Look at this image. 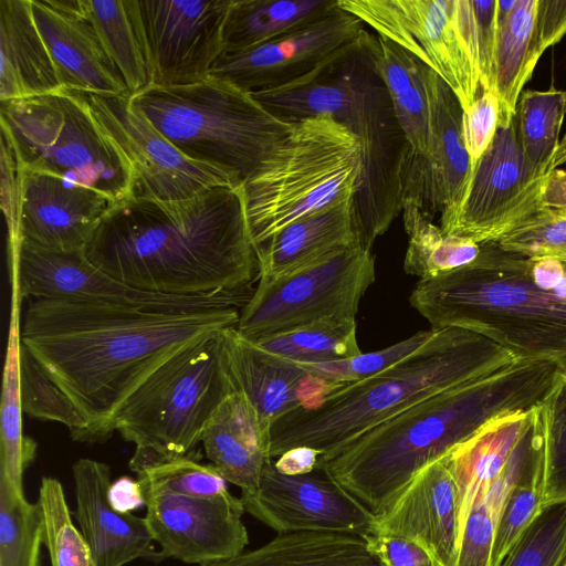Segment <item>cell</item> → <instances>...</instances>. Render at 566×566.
Listing matches in <instances>:
<instances>
[{"instance_id": "cell-29", "label": "cell", "mask_w": 566, "mask_h": 566, "mask_svg": "<svg viewBox=\"0 0 566 566\" xmlns=\"http://www.w3.org/2000/svg\"><path fill=\"white\" fill-rule=\"evenodd\" d=\"M199 566H384L364 536L329 532L280 533L269 543Z\"/></svg>"}, {"instance_id": "cell-45", "label": "cell", "mask_w": 566, "mask_h": 566, "mask_svg": "<svg viewBox=\"0 0 566 566\" xmlns=\"http://www.w3.org/2000/svg\"><path fill=\"white\" fill-rule=\"evenodd\" d=\"M544 469L521 480L509 493L497 517L491 566H500L543 506Z\"/></svg>"}, {"instance_id": "cell-34", "label": "cell", "mask_w": 566, "mask_h": 566, "mask_svg": "<svg viewBox=\"0 0 566 566\" xmlns=\"http://www.w3.org/2000/svg\"><path fill=\"white\" fill-rule=\"evenodd\" d=\"M537 0H517L507 23L496 30L493 91L500 103V120L516 115L523 87L538 57L533 48Z\"/></svg>"}, {"instance_id": "cell-15", "label": "cell", "mask_w": 566, "mask_h": 566, "mask_svg": "<svg viewBox=\"0 0 566 566\" xmlns=\"http://www.w3.org/2000/svg\"><path fill=\"white\" fill-rule=\"evenodd\" d=\"M8 268L22 300H86L160 310L241 308L252 293L180 296L140 291L98 269L87 259L85 250L54 251L25 242L20 243L17 252L8 253Z\"/></svg>"}, {"instance_id": "cell-2", "label": "cell", "mask_w": 566, "mask_h": 566, "mask_svg": "<svg viewBox=\"0 0 566 566\" xmlns=\"http://www.w3.org/2000/svg\"><path fill=\"white\" fill-rule=\"evenodd\" d=\"M85 254L117 281L167 295L248 292L260 274L243 184L176 201L130 198L115 205Z\"/></svg>"}, {"instance_id": "cell-5", "label": "cell", "mask_w": 566, "mask_h": 566, "mask_svg": "<svg viewBox=\"0 0 566 566\" xmlns=\"http://www.w3.org/2000/svg\"><path fill=\"white\" fill-rule=\"evenodd\" d=\"M368 31L340 55L293 83L253 92L274 115L296 120L327 115L363 145L364 168L354 196L360 245L371 250L402 210L403 168L410 145L375 63Z\"/></svg>"}, {"instance_id": "cell-40", "label": "cell", "mask_w": 566, "mask_h": 566, "mask_svg": "<svg viewBox=\"0 0 566 566\" xmlns=\"http://www.w3.org/2000/svg\"><path fill=\"white\" fill-rule=\"evenodd\" d=\"M20 394L23 412L39 420L55 421L66 426L72 438L82 442L86 422L22 343Z\"/></svg>"}, {"instance_id": "cell-21", "label": "cell", "mask_w": 566, "mask_h": 566, "mask_svg": "<svg viewBox=\"0 0 566 566\" xmlns=\"http://www.w3.org/2000/svg\"><path fill=\"white\" fill-rule=\"evenodd\" d=\"M117 205L90 187L19 169L21 242L54 250H85L102 219Z\"/></svg>"}, {"instance_id": "cell-31", "label": "cell", "mask_w": 566, "mask_h": 566, "mask_svg": "<svg viewBox=\"0 0 566 566\" xmlns=\"http://www.w3.org/2000/svg\"><path fill=\"white\" fill-rule=\"evenodd\" d=\"M338 7V0H232L223 52H242L297 30Z\"/></svg>"}, {"instance_id": "cell-39", "label": "cell", "mask_w": 566, "mask_h": 566, "mask_svg": "<svg viewBox=\"0 0 566 566\" xmlns=\"http://www.w3.org/2000/svg\"><path fill=\"white\" fill-rule=\"evenodd\" d=\"M36 503L51 566H95L85 537L71 518L64 490L57 479H41Z\"/></svg>"}, {"instance_id": "cell-7", "label": "cell", "mask_w": 566, "mask_h": 566, "mask_svg": "<svg viewBox=\"0 0 566 566\" xmlns=\"http://www.w3.org/2000/svg\"><path fill=\"white\" fill-rule=\"evenodd\" d=\"M130 99L185 156L230 171L242 182L294 123L271 113L252 93L211 75L188 85H149Z\"/></svg>"}, {"instance_id": "cell-11", "label": "cell", "mask_w": 566, "mask_h": 566, "mask_svg": "<svg viewBox=\"0 0 566 566\" xmlns=\"http://www.w3.org/2000/svg\"><path fill=\"white\" fill-rule=\"evenodd\" d=\"M338 6L438 74L463 112L480 95L472 0H338Z\"/></svg>"}, {"instance_id": "cell-16", "label": "cell", "mask_w": 566, "mask_h": 566, "mask_svg": "<svg viewBox=\"0 0 566 566\" xmlns=\"http://www.w3.org/2000/svg\"><path fill=\"white\" fill-rule=\"evenodd\" d=\"M150 85L179 86L210 76L223 52L232 0H137Z\"/></svg>"}, {"instance_id": "cell-14", "label": "cell", "mask_w": 566, "mask_h": 566, "mask_svg": "<svg viewBox=\"0 0 566 566\" xmlns=\"http://www.w3.org/2000/svg\"><path fill=\"white\" fill-rule=\"evenodd\" d=\"M547 175L533 178L520 145L516 115L499 119L495 136L472 170L458 207L439 227L446 234L480 244L497 242L544 207Z\"/></svg>"}, {"instance_id": "cell-18", "label": "cell", "mask_w": 566, "mask_h": 566, "mask_svg": "<svg viewBox=\"0 0 566 566\" xmlns=\"http://www.w3.org/2000/svg\"><path fill=\"white\" fill-rule=\"evenodd\" d=\"M252 516L279 533L329 532L366 536L376 531V515L325 469L283 474L271 459L256 497L244 505Z\"/></svg>"}, {"instance_id": "cell-13", "label": "cell", "mask_w": 566, "mask_h": 566, "mask_svg": "<svg viewBox=\"0 0 566 566\" xmlns=\"http://www.w3.org/2000/svg\"><path fill=\"white\" fill-rule=\"evenodd\" d=\"M82 93L102 133L129 166L133 198L176 201L243 184L230 171L185 156L133 105L130 95Z\"/></svg>"}, {"instance_id": "cell-55", "label": "cell", "mask_w": 566, "mask_h": 566, "mask_svg": "<svg viewBox=\"0 0 566 566\" xmlns=\"http://www.w3.org/2000/svg\"><path fill=\"white\" fill-rule=\"evenodd\" d=\"M565 163H566V134L564 135L562 140H559V145H558L556 154L552 160L549 171L557 169L558 166H560Z\"/></svg>"}, {"instance_id": "cell-53", "label": "cell", "mask_w": 566, "mask_h": 566, "mask_svg": "<svg viewBox=\"0 0 566 566\" xmlns=\"http://www.w3.org/2000/svg\"><path fill=\"white\" fill-rule=\"evenodd\" d=\"M543 206L555 209H566V171L555 169L547 175Z\"/></svg>"}, {"instance_id": "cell-24", "label": "cell", "mask_w": 566, "mask_h": 566, "mask_svg": "<svg viewBox=\"0 0 566 566\" xmlns=\"http://www.w3.org/2000/svg\"><path fill=\"white\" fill-rule=\"evenodd\" d=\"M31 10L65 88L132 95L81 0H31Z\"/></svg>"}, {"instance_id": "cell-33", "label": "cell", "mask_w": 566, "mask_h": 566, "mask_svg": "<svg viewBox=\"0 0 566 566\" xmlns=\"http://www.w3.org/2000/svg\"><path fill=\"white\" fill-rule=\"evenodd\" d=\"M101 43L130 94L150 85L137 0H81Z\"/></svg>"}, {"instance_id": "cell-6", "label": "cell", "mask_w": 566, "mask_h": 566, "mask_svg": "<svg viewBox=\"0 0 566 566\" xmlns=\"http://www.w3.org/2000/svg\"><path fill=\"white\" fill-rule=\"evenodd\" d=\"M520 360L489 338L457 327L434 329L415 354L366 379L342 384L317 406L298 408L270 429V457L311 448L335 455L359 436L417 402Z\"/></svg>"}, {"instance_id": "cell-48", "label": "cell", "mask_w": 566, "mask_h": 566, "mask_svg": "<svg viewBox=\"0 0 566 566\" xmlns=\"http://www.w3.org/2000/svg\"><path fill=\"white\" fill-rule=\"evenodd\" d=\"M364 538L384 566H437L429 552L408 537L376 531Z\"/></svg>"}, {"instance_id": "cell-3", "label": "cell", "mask_w": 566, "mask_h": 566, "mask_svg": "<svg viewBox=\"0 0 566 566\" xmlns=\"http://www.w3.org/2000/svg\"><path fill=\"white\" fill-rule=\"evenodd\" d=\"M560 370L553 361L516 360L417 402L316 467L378 515L423 467L488 421L539 405Z\"/></svg>"}, {"instance_id": "cell-35", "label": "cell", "mask_w": 566, "mask_h": 566, "mask_svg": "<svg viewBox=\"0 0 566 566\" xmlns=\"http://www.w3.org/2000/svg\"><path fill=\"white\" fill-rule=\"evenodd\" d=\"M408 247L403 261L407 274L431 279L475 263L481 244L465 237L446 234L416 207H402Z\"/></svg>"}, {"instance_id": "cell-25", "label": "cell", "mask_w": 566, "mask_h": 566, "mask_svg": "<svg viewBox=\"0 0 566 566\" xmlns=\"http://www.w3.org/2000/svg\"><path fill=\"white\" fill-rule=\"evenodd\" d=\"M75 491L73 512L95 566H125L136 559L160 562L145 517L116 512L108 502L111 468L101 461L81 458L72 465Z\"/></svg>"}, {"instance_id": "cell-1", "label": "cell", "mask_w": 566, "mask_h": 566, "mask_svg": "<svg viewBox=\"0 0 566 566\" xmlns=\"http://www.w3.org/2000/svg\"><path fill=\"white\" fill-rule=\"evenodd\" d=\"M21 343L86 422L82 442L112 436L125 400L184 347L235 327L237 306L190 310L29 298Z\"/></svg>"}, {"instance_id": "cell-41", "label": "cell", "mask_w": 566, "mask_h": 566, "mask_svg": "<svg viewBox=\"0 0 566 566\" xmlns=\"http://www.w3.org/2000/svg\"><path fill=\"white\" fill-rule=\"evenodd\" d=\"M500 566H566V501L543 505Z\"/></svg>"}, {"instance_id": "cell-8", "label": "cell", "mask_w": 566, "mask_h": 566, "mask_svg": "<svg viewBox=\"0 0 566 566\" xmlns=\"http://www.w3.org/2000/svg\"><path fill=\"white\" fill-rule=\"evenodd\" d=\"M363 168V145L343 124L327 115L294 120L243 182L255 245L302 218L354 199Z\"/></svg>"}, {"instance_id": "cell-36", "label": "cell", "mask_w": 566, "mask_h": 566, "mask_svg": "<svg viewBox=\"0 0 566 566\" xmlns=\"http://www.w3.org/2000/svg\"><path fill=\"white\" fill-rule=\"evenodd\" d=\"M566 113V91H523L516 106L520 145L534 179L549 174Z\"/></svg>"}, {"instance_id": "cell-38", "label": "cell", "mask_w": 566, "mask_h": 566, "mask_svg": "<svg viewBox=\"0 0 566 566\" xmlns=\"http://www.w3.org/2000/svg\"><path fill=\"white\" fill-rule=\"evenodd\" d=\"M43 530L38 503L0 480V566H40Z\"/></svg>"}, {"instance_id": "cell-49", "label": "cell", "mask_w": 566, "mask_h": 566, "mask_svg": "<svg viewBox=\"0 0 566 566\" xmlns=\"http://www.w3.org/2000/svg\"><path fill=\"white\" fill-rule=\"evenodd\" d=\"M478 41L481 91H493L496 46V0H472Z\"/></svg>"}, {"instance_id": "cell-50", "label": "cell", "mask_w": 566, "mask_h": 566, "mask_svg": "<svg viewBox=\"0 0 566 566\" xmlns=\"http://www.w3.org/2000/svg\"><path fill=\"white\" fill-rule=\"evenodd\" d=\"M566 34V0H537L533 48L539 59Z\"/></svg>"}, {"instance_id": "cell-19", "label": "cell", "mask_w": 566, "mask_h": 566, "mask_svg": "<svg viewBox=\"0 0 566 566\" xmlns=\"http://www.w3.org/2000/svg\"><path fill=\"white\" fill-rule=\"evenodd\" d=\"M145 521L165 557L188 564L232 558L249 543L240 497L229 491L192 497L166 491H143Z\"/></svg>"}, {"instance_id": "cell-43", "label": "cell", "mask_w": 566, "mask_h": 566, "mask_svg": "<svg viewBox=\"0 0 566 566\" xmlns=\"http://www.w3.org/2000/svg\"><path fill=\"white\" fill-rule=\"evenodd\" d=\"M142 491L210 497L228 491L227 480L212 464H202L193 457L167 461L137 473Z\"/></svg>"}, {"instance_id": "cell-51", "label": "cell", "mask_w": 566, "mask_h": 566, "mask_svg": "<svg viewBox=\"0 0 566 566\" xmlns=\"http://www.w3.org/2000/svg\"><path fill=\"white\" fill-rule=\"evenodd\" d=\"M109 505L118 513L128 514L145 506L138 480L124 475L111 483L107 492Z\"/></svg>"}, {"instance_id": "cell-52", "label": "cell", "mask_w": 566, "mask_h": 566, "mask_svg": "<svg viewBox=\"0 0 566 566\" xmlns=\"http://www.w3.org/2000/svg\"><path fill=\"white\" fill-rule=\"evenodd\" d=\"M319 453L311 448H294L276 458L275 468L283 474L300 475L312 472L317 464Z\"/></svg>"}, {"instance_id": "cell-32", "label": "cell", "mask_w": 566, "mask_h": 566, "mask_svg": "<svg viewBox=\"0 0 566 566\" xmlns=\"http://www.w3.org/2000/svg\"><path fill=\"white\" fill-rule=\"evenodd\" d=\"M21 294L11 287L10 325L2 376L0 407V480L23 491V473L35 458L36 443L22 431L20 394Z\"/></svg>"}, {"instance_id": "cell-37", "label": "cell", "mask_w": 566, "mask_h": 566, "mask_svg": "<svg viewBox=\"0 0 566 566\" xmlns=\"http://www.w3.org/2000/svg\"><path fill=\"white\" fill-rule=\"evenodd\" d=\"M253 343L270 354L298 364L336 361L361 353L356 318L322 322Z\"/></svg>"}, {"instance_id": "cell-26", "label": "cell", "mask_w": 566, "mask_h": 566, "mask_svg": "<svg viewBox=\"0 0 566 566\" xmlns=\"http://www.w3.org/2000/svg\"><path fill=\"white\" fill-rule=\"evenodd\" d=\"M200 442L211 464L241 489L243 506L252 502L271 457L270 428L250 400L240 392L228 395L205 427Z\"/></svg>"}, {"instance_id": "cell-54", "label": "cell", "mask_w": 566, "mask_h": 566, "mask_svg": "<svg viewBox=\"0 0 566 566\" xmlns=\"http://www.w3.org/2000/svg\"><path fill=\"white\" fill-rule=\"evenodd\" d=\"M516 3L517 0H496V30L503 28L507 23Z\"/></svg>"}, {"instance_id": "cell-28", "label": "cell", "mask_w": 566, "mask_h": 566, "mask_svg": "<svg viewBox=\"0 0 566 566\" xmlns=\"http://www.w3.org/2000/svg\"><path fill=\"white\" fill-rule=\"evenodd\" d=\"M0 56L1 103L64 88L36 28L31 0H0Z\"/></svg>"}, {"instance_id": "cell-23", "label": "cell", "mask_w": 566, "mask_h": 566, "mask_svg": "<svg viewBox=\"0 0 566 566\" xmlns=\"http://www.w3.org/2000/svg\"><path fill=\"white\" fill-rule=\"evenodd\" d=\"M376 531L418 542L437 566H455L460 543L458 489L442 457L423 467L376 515Z\"/></svg>"}, {"instance_id": "cell-4", "label": "cell", "mask_w": 566, "mask_h": 566, "mask_svg": "<svg viewBox=\"0 0 566 566\" xmlns=\"http://www.w3.org/2000/svg\"><path fill=\"white\" fill-rule=\"evenodd\" d=\"M410 305L433 329L480 334L520 360L566 369V260L482 243L474 264L419 280Z\"/></svg>"}, {"instance_id": "cell-42", "label": "cell", "mask_w": 566, "mask_h": 566, "mask_svg": "<svg viewBox=\"0 0 566 566\" xmlns=\"http://www.w3.org/2000/svg\"><path fill=\"white\" fill-rule=\"evenodd\" d=\"M544 421L543 505L566 501V369L541 402Z\"/></svg>"}, {"instance_id": "cell-30", "label": "cell", "mask_w": 566, "mask_h": 566, "mask_svg": "<svg viewBox=\"0 0 566 566\" xmlns=\"http://www.w3.org/2000/svg\"><path fill=\"white\" fill-rule=\"evenodd\" d=\"M375 63L411 151L426 156L431 142L429 67L377 34Z\"/></svg>"}, {"instance_id": "cell-47", "label": "cell", "mask_w": 566, "mask_h": 566, "mask_svg": "<svg viewBox=\"0 0 566 566\" xmlns=\"http://www.w3.org/2000/svg\"><path fill=\"white\" fill-rule=\"evenodd\" d=\"M499 119L500 103L494 91H481L474 103L462 113V135L471 172L491 145Z\"/></svg>"}, {"instance_id": "cell-22", "label": "cell", "mask_w": 566, "mask_h": 566, "mask_svg": "<svg viewBox=\"0 0 566 566\" xmlns=\"http://www.w3.org/2000/svg\"><path fill=\"white\" fill-rule=\"evenodd\" d=\"M220 354L231 392L244 395L270 429L295 409L317 406L339 386L263 350L235 327L220 332Z\"/></svg>"}, {"instance_id": "cell-27", "label": "cell", "mask_w": 566, "mask_h": 566, "mask_svg": "<svg viewBox=\"0 0 566 566\" xmlns=\"http://www.w3.org/2000/svg\"><path fill=\"white\" fill-rule=\"evenodd\" d=\"M360 245L354 199L302 218L256 245L258 282H270Z\"/></svg>"}, {"instance_id": "cell-12", "label": "cell", "mask_w": 566, "mask_h": 566, "mask_svg": "<svg viewBox=\"0 0 566 566\" xmlns=\"http://www.w3.org/2000/svg\"><path fill=\"white\" fill-rule=\"evenodd\" d=\"M376 280L375 256L361 245L270 282H258L240 308L237 331L249 340L329 321L356 318Z\"/></svg>"}, {"instance_id": "cell-10", "label": "cell", "mask_w": 566, "mask_h": 566, "mask_svg": "<svg viewBox=\"0 0 566 566\" xmlns=\"http://www.w3.org/2000/svg\"><path fill=\"white\" fill-rule=\"evenodd\" d=\"M1 137L22 171L95 189L117 205L134 197L129 166L102 133L80 91L1 103Z\"/></svg>"}, {"instance_id": "cell-20", "label": "cell", "mask_w": 566, "mask_h": 566, "mask_svg": "<svg viewBox=\"0 0 566 566\" xmlns=\"http://www.w3.org/2000/svg\"><path fill=\"white\" fill-rule=\"evenodd\" d=\"M431 142L426 156L410 149L402 184V207H416L433 220L458 207L470 178L462 135V107L451 88L429 69Z\"/></svg>"}, {"instance_id": "cell-9", "label": "cell", "mask_w": 566, "mask_h": 566, "mask_svg": "<svg viewBox=\"0 0 566 566\" xmlns=\"http://www.w3.org/2000/svg\"><path fill=\"white\" fill-rule=\"evenodd\" d=\"M220 332L174 354L115 415L113 432L135 446L129 469L136 474L193 457L205 427L231 394L221 363Z\"/></svg>"}, {"instance_id": "cell-44", "label": "cell", "mask_w": 566, "mask_h": 566, "mask_svg": "<svg viewBox=\"0 0 566 566\" xmlns=\"http://www.w3.org/2000/svg\"><path fill=\"white\" fill-rule=\"evenodd\" d=\"M433 333V328L420 331L386 348L360 353L342 360L301 365L315 376L332 384L355 382L382 373L405 360L422 347Z\"/></svg>"}, {"instance_id": "cell-17", "label": "cell", "mask_w": 566, "mask_h": 566, "mask_svg": "<svg viewBox=\"0 0 566 566\" xmlns=\"http://www.w3.org/2000/svg\"><path fill=\"white\" fill-rule=\"evenodd\" d=\"M364 22L339 6L328 14L259 46L222 53L210 75L253 93L283 86L316 71L356 43Z\"/></svg>"}, {"instance_id": "cell-46", "label": "cell", "mask_w": 566, "mask_h": 566, "mask_svg": "<svg viewBox=\"0 0 566 566\" xmlns=\"http://www.w3.org/2000/svg\"><path fill=\"white\" fill-rule=\"evenodd\" d=\"M496 244L526 256H557L566 260V209L543 207Z\"/></svg>"}]
</instances>
